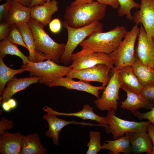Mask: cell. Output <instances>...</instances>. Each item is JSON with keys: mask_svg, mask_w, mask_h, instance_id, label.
<instances>
[{"mask_svg": "<svg viewBox=\"0 0 154 154\" xmlns=\"http://www.w3.org/2000/svg\"><path fill=\"white\" fill-rule=\"evenodd\" d=\"M107 6L94 1L80 5L68 6L64 15L65 21L72 27L85 26L104 19Z\"/></svg>", "mask_w": 154, "mask_h": 154, "instance_id": "cell-2", "label": "cell"}, {"mask_svg": "<svg viewBox=\"0 0 154 154\" xmlns=\"http://www.w3.org/2000/svg\"><path fill=\"white\" fill-rule=\"evenodd\" d=\"M11 1L7 0L6 2L0 5V21H6L10 9Z\"/></svg>", "mask_w": 154, "mask_h": 154, "instance_id": "cell-33", "label": "cell"}, {"mask_svg": "<svg viewBox=\"0 0 154 154\" xmlns=\"http://www.w3.org/2000/svg\"><path fill=\"white\" fill-rule=\"evenodd\" d=\"M7 55L18 56L22 59L24 65L27 64L29 61L28 57L19 49L17 44L10 42L6 38L0 42V58L3 59Z\"/></svg>", "mask_w": 154, "mask_h": 154, "instance_id": "cell-27", "label": "cell"}, {"mask_svg": "<svg viewBox=\"0 0 154 154\" xmlns=\"http://www.w3.org/2000/svg\"><path fill=\"white\" fill-rule=\"evenodd\" d=\"M139 10L133 15V21L136 24H142L149 38L154 34V0H141Z\"/></svg>", "mask_w": 154, "mask_h": 154, "instance_id": "cell-11", "label": "cell"}, {"mask_svg": "<svg viewBox=\"0 0 154 154\" xmlns=\"http://www.w3.org/2000/svg\"><path fill=\"white\" fill-rule=\"evenodd\" d=\"M106 116L108 126L105 127L106 132L111 133L114 139L125 135L126 133L141 130H146L151 123L150 121L140 122L129 121L119 118L116 116V110L112 109L108 111Z\"/></svg>", "mask_w": 154, "mask_h": 154, "instance_id": "cell-7", "label": "cell"}, {"mask_svg": "<svg viewBox=\"0 0 154 154\" xmlns=\"http://www.w3.org/2000/svg\"><path fill=\"white\" fill-rule=\"evenodd\" d=\"M94 1H97L100 2L99 0H75L71 3L70 6H75L90 3Z\"/></svg>", "mask_w": 154, "mask_h": 154, "instance_id": "cell-40", "label": "cell"}, {"mask_svg": "<svg viewBox=\"0 0 154 154\" xmlns=\"http://www.w3.org/2000/svg\"></svg>", "mask_w": 154, "mask_h": 154, "instance_id": "cell-46", "label": "cell"}, {"mask_svg": "<svg viewBox=\"0 0 154 154\" xmlns=\"http://www.w3.org/2000/svg\"><path fill=\"white\" fill-rule=\"evenodd\" d=\"M51 0H32L29 7L31 8L36 5H42Z\"/></svg>", "mask_w": 154, "mask_h": 154, "instance_id": "cell-41", "label": "cell"}, {"mask_svg": "<svg viewBox=\"0 0 154 154\" xmlns=\"http://www.w3.org/2000/svg\"><path fill=\"white\" fill-rule=\"evenodd\" d=\"M11 109H13L16 108L17 106V103L16 101L14 99L11 98L8 101Z\"/></svg>", "mask_w": 154, "mask_h": 154, "instance_id": "cell-44", "label": "cell"}, {"mask_svg": "<svg viewBox=\"0 0 154 154\" xmlns=\"http://www.w3.org/2000/svg\"><path fill=\"white\" fill-rule=\"evenodd\" d=\"M56 116L47 113L43 117V119L46 120L48 124V129L45 133L48 137L51 138L54 144L58 145H59L58 135L61 130L65 126L72 124L81 125L83 126H101L100 124H93L84 122H79L75 120L67 121L64 119L57 117Z\"/></svg>", "mask_w": 154, "mask_h": 154, "instance_id": "cell-13", "label": "cell"}, {"mask_svg": "<svg viewBox=\"0 0 154 154\" xmlns=\"http://www.w3.org/2000/svg\"><path fill=\"white\" fill-rule=\"evenodd\" d=\"M18 27L29 51V61L37 62L50 59L46 55L36 50L33 37L28 23Z\"/></svg>", "mask_w": 154, "mask_h": 154, "instance_id": "cell-21", "label": "cell"}, {"mask_svg": "<svg viewBox=\"0 0 154 154\" xmlns=\"http://www.w3.org/2000/svg\"><path fill=\"white\" fill-rule=\"evenodd\" d=\"M120 88L126 92L127 98L121 102L120 106L129 110L133 115L139 108L151 109L154 107V103L144 98L139 92L124 86H121Z\"/></svg>", "mask_w": 154, "mask_h": 154, "instance_id": "cell-14", "label": "cell"}, {"mask_svg": "<svg viewBox=\"0 0 154 154\" xmlns=\"http://www.w3.org/2000/svg\"><path fill=\"white\" fill-rule=\"evenodd\" d=\"M56 0L49 1L42 5H36L31 8V18L44 27L51 21L53 15L59 10Z\"/></svg>", "mask_w": 154, "mask_h": 154, "instance_id": "cell-19", "label": "cell"}, {"mask_svg": "<svg viewBox=\"0 0 154 154\" xmlns=\"http://www.w3.org/2000/svg\"><path fill=\"white\" fill-rule=\"evenodd\" d=\"M49 24V28L51 31L54 33H59L61 29V23L58 18L53 19Z\"/></svg>", "mask_w": 154, "mask_h": 154, "instance_id": "cell-37", "label": "cell"}, {"mask_svg": "<svg viewBox=\"0 0 154 154\" xmlns=\"http://www.w3.org/2000/svg\"><path fill=\"white\" fill-rule=\"evenodd\" d=\"M31 30L36 50L57 63H60L66 44H60L53 40L44 29V26L30 18L27 22Z\"/></svg>", "mask_w": 154, "mask_h": 154, "instance_id": "cell-3", "label": "cell"}, {"mask_svg": "<svg viewBox=\"0 0 154 154\" xmlns=\"http://www.w3.org/2000/svg\"><path fill=\"white\" fill-rule=\"evenodd\" d=\"M62 25L67 30L68 35L65 49L60 59V63H63L64 66L72 64L71 56L73 52L86 37L94 32H103V25L99 21L78 28L70 27L65 20L63 21Z\"/></svg>", "mask_w": 154, "mask_h": 154, "instance_id": "cell-5", "label": "cell"}, {"mask_svg": "<svg viewBox=\"0 0 154 154\" xmlns=\"http://www.w3.org/2000/svg\"><path fill=\"white\" fill-rule=\"evenodd\" d=\"M138 37L135 55L143 64L154 69V42L141 24Z\"/></svg>", "mask_w": 154, "mask_h": 154, "instance_id": "cell-10", "label": "cell"}, {"mask_svg": "<svg viewBox=\"0 0 154 154\" xmlns=\"http://www.w3.org/2000/svg\"><path fill=\"white\" fill-rule=\"evenodd\" d=\"M25 135L20 132L6 131L0 134V153L2 154H20Z\"/></svg>", "mask_w": 154, "mask_h": 154, "instance_id": "cell-18", "label": "cell"}, {"mask_svg": "<svg viewBox=\"0 0 154 154\" xmlns=\"http://www.w3.org/2000/svg\"><path fill=\"white\" fill-rule=\"evenodd\" d=\"M118 70L114 68L111 70V77L108 84L104 90L101 96L94 102L97 108L102 111L118 108L117 100L119 98V91L121 85L119 82Z\"/></svg>", "mask_w": 154, "mask_h": 154, "instance_id": "cell-8", "label": "cell"}, {"mask_svg": "<svg viewBox=\"0 0 154 154\" xmlns=\"http://www.w3.org/2000/svg\"><path fill=\"white\" fill-rule=\"evenodd\" d=\"M25 71L21 68L18 69L11 68L7 66L4 62L3 59L0 58V94L1 95L6 84L13 76L18 74Z\"/></svg>", "mask_w": 154, "mask_h": 154, "instance_id": "cell-28", "label": "cell"}, {"mask_svg": "<svg viewBox=\"0 0 154 154\" xmlns=\"http://www.w3.org/2000/svg\"><path fill=\"white\" fill-rule=\"evenodd\" d=\"M13 126L12 121L9 120L7 118L2 116L0 122V134L5 132L6 129L10 130Z\"/></svg>", "mask_w": 154, "mask_h": 154, "instance_id": "cell-36", "label": "cell"}, {"mask_svg": "<svg viewBox=\"0 0 154 154\" xmlns=\"http://www.w3.org/2000/svg\"><path fill=\"white\" fill-rule=\"evenodd\" d=\"M147 131L153 143V147L151 154H154V125L151 123L147 128Z\"/></svg>", "mask_w": 154, "mask_h": 154, "instance_id": "cell-39", "label": "cell"}, {"mask_svg": "<svg viewBox=\"0 0 154 154\" xmlns=\"http://www.w3.org/2000/svg\"><path fill=\"white\" fill-rule=\"evenodd\" d=\"M47 150L42 144L37 133L25 136L23 139L21 154H46Z\"/></svg>", "mask_w": 154, "mask_h": 154, "instance_id": "cell-23", "label": "cell"}, {"mask_svg": "<svg viewBox=\"0 0 154 154\" xmlns=\"http://www.w3.org/2000/svg\"><path fill=\"white\" fill-rule=\"evenodd\" d=\"M100 132L91 131L89 134L90 140L87 143L88 147L86 154H96L102 149L100 140Z\"/></svg>", "mask_w": 154, "mask_h": 154, "instance_id": "cell-30", "label": "cell"}, {"mask_svg": "<svg viewBox=\"0 0 154 154\" xmlns=\"http://www.w3.org/2000/svg\"><path fill=\"white\" fill-rule=\"evenodd\" d=\"M41 78L35 76L17 78L14 76L7 83L0 97V104L7 101L17 93L29 87L31 84L39 82Z\"/></svg>", "mask_w": 154, "mask_h": 154, "instance_id": "cell-17", "label": "cell"}, {"mask_svg": "<svg viewBox=\"0 0 154 154\" xmlns=\"http://www.w3.org/2000/svg\"><path fill=\"white\" fill-rule=\"evenodd\" d=\"M7 38L10 42L21 46L28 49L18 27L16 25H11V31Z\"/></svg>", "mask_w": 154, "mask_h": 154, "instance_id": "cell-31", "label": "cell"}, {"mask_svg": "<svg viewBox=\"0 0 154 154\" xmlns=\"http://www.w3.org/2000/svg\"><path fill=\"white\" fill-rule=\"evenodd\" d=\"M152 38V39H153V40L154 41V34L153 35Z\"/></svg>", "mask_w": 154, "mask_h": 154, "instance_id": "cell-45", "label": "cell"}, {"mask_svg": "<svg viewBox=\"0 0 154 154\" xmlns=\"http://www.w3.org/2000/svg\"><path fill=\"white\" fill-rule=\"evenodd\" d=\"M131 66L135 74L143 87L154 83V69L143 64L136 56Z\"/></svg>", "mask_w": 154, "mask_h": 154, "instance_id": "cell-25", "label": "cell"}, {"mask_svg": "<svg viewBox=\"0 0 154 154\" xmlns=\"http://www.w3.org/2000/svg\"><path fill=\"white\" fill-rule=\"evenodd\" d=\"M102 145V149L109 150L110 153L118 154L132 153V149L128 137L125 135L114 140L105 141Z\"/></svg>", "mask_w": 154, "mask_h": 154, "instance_id": "cell-26", "label": "cell"}, {"mask_svg": "<svg viewBox=\"0 0 154 154\" xmlns=\"http://www.w3.org/2000/svg\"><path fill=\"white\" fill-rule=\"evenodd\" d=\"M118 77L121 86H125L139 92L143 88L131 65L126 66L118 70Z\"/></svg>", "mask_w": 154, "mask_h": 154, "instance_id": "cell-24", "label": "cell"}, {"mask_svg": "<svg viewBox=\"0 0 154 154\" xmlns=\"http://www.w3.org/2000/svg\"><path fill=\"white\" fill-rule=\"evenodd\" d=\"M31 8L17 2L11 1L10 9L6 22L10 25L20 27L27 23L31 18Z\"/></svg>", "mask_w": 154, "mask_h": 154, "instance_id": "cell-22", "label": "cell"}, {"mask_svg": "<svg viewBox=\"0 0 154 154\" xmlns=\"http://www.w3.org/2000/svg\"><path fill=\"white\" fill-rule=\"evenodd\" d=\"M119 5L118 9L117 14L118 16L126 15L129 20H133V15L131 11L132 9H139L140 4L133 0H117Z\"/></svg>", "mask_w": 154, "mask_h": 154, "instance_id": "cell-29", "label": "cell"}, {"mask_svg": "<svg viewBox=\"0 0 154 154\" xmlns=\"http://www.w3.org/2000/svg\"><path fill=\"white\" fill-rule=\"evenodd\" d=\"M1 104L2 108L5 112H9L12 110L7 101L2 103Z\"/></svg>", "mask_w": 154, "mask_h": 154, "instance_id": "cell-42", "label": "cell"}, {"mask_svg": "<svg viewBox=\"0 0 154 154\" xmlns=\"http://www.w3.org/2000/svg\"><path fill=\"white\" fill-rule=\"evenodd\" d=\"M21 67L29 72L30 76L40 77L39 82L47 85L57 78L66 76L72 69L70 66L59 65L50 59L37 62L29 61Z\"/></svg>", "mask_w": 154, "mask_h": 154, "instance_id": "cell-4", "label": "cell"}, {"mask_svg": "<svg viewBox=\"0 0 154 154\" xmlns=\"http://www.w3.org/2000/svg\"><path fill=\"white\" fill-rule=\"evenodd\" d=\"M101 64H106L111 69L114 67L113 59L110 54L100 52L86 54L80 59L72 61L70 66L73 70H79L90 68Z\"/></svg>", "mask_w": 154, "mask_h": 154, "instance_id": "cell-15", "label": "cell"}, {"mask_svg": "<svg viewBox=\"0 0 154 154\" xmlns=\"http://www.w3.org/2000/svg\"><path fill=\"white\" fill-rule=\"evenodd\" d=\"M47 86L49 87L61 86L67 90H75L85 92L95 96L97 98L100 97L99 91L104 90L105 86H92L89 82L80 80L76 81L67 77L58 78L49 83Z\"/></svg>", "mask_w": 154, "mask_h": 154, "instance_id": "cell-12", "label": "cell"}, {"mask_svg": "<svg viewBox=\"0 0 154 154\" xmlns=\"http://www.w3.org/2000/svg\"><path fill=\"white\" fill-rule=\"evenodd\" d=\"M100 2L102 3L109 5L113 9H117L119 6L117 0H99Z\"/></svg>", "mask_w": 154, "mask_h": 154, "instance_id": "cell-38", "label": "cell"}, {"mask_svg": "<svg viewBox=\"0 0 154 154\" xmlns=\"http://www.w3.org/2000/svg\"><path fill=\"white\" fill-rule=\"evenodd\" d=\"M139 93L145 99L154 103V83L143 87Z\"/></svg>", "mask_w": 154, "mask_h": 154, "instance_id": "cell-32", "label": "cell"}, {"mask_svg": "<svg viewBox=\"0 0 154 154\" xmlns=\"http://www.w3.org/2000/svg\"><path fill=\"white\" fill-rule=\"evenodd\" d=\"M11 25L7 22L4 21L0 24V40L1 41L7 37L11 29Z\"/></svg>", "mask_w": 154, "mask_h": 154, "instance_id": "cell-35", "label": "cell"}, {"mask_svg": "<svg viewBox=\"0 0 154 154\" xmlns=\"http://www.w3.org/2000/svg\"><path fill=\"white\" fill-rule=\"evenodd\" d=\"M125 135L129 138L132 153L138 154L145 152L147 154H151L153 143L147 130L129 132Z\"/></svg>", "mask_w": 154, "mask_h": 154, "instance_id": "cell-16", "label": "cell"}, {"mask_svg": "<svg viewBox=\"0 0 154 154\" xmlns=\"http://www.w3.org/2000/svg\"><path fill=\"white\" fill-rule=\"evenodd\" d=\"M139 31L138 25L135 24L130 31H127L118 48L109 54L116 69L119 70L133 64L135 57V44Z\"/></svg>", "mask_w": 154, "mask_h": 154, "instance_id": "cell-6", "label": "cell"}, {"mask_svg": "<svg viewBox=\"0 0 154 154\" xmlns=\"http://www.w3.org/2000/svg\"><path fill=\"white\" fill-rule=\"evenodd\" d=\"M111 69L106 64H98L88 68L79 70L72 69L66 76L70 78H77L89 82H98L106 86L110 80Z\"/></svg>", "mask_w": 154, "mask_h": 154, "instance_id": "cell-9", "label": "cell"}, {"mask_svg": "<svg viewBox=\"0 0 154 154\" xmlns=\"http://www.w3.org/2000/svg\"><path fill=\"white\" fill-rule=\"evenodd\" d=\"M43 110L48 113L56 116H73L80 117L83 120L89 119L97 121L98 123L102 125L104 127L108 125L106 124V116H100L96 114L93 111V107L88 104H86L83 106L82 109L78 112L70 113H65L58 112L47 106H45Z\"/></svg>", "mask_w": 154, "mask_h": 154, "instance_id": "cell-20", "label": "cell"}, {"mask_svg": "<svg viewBox=\"0 0 154 154\" xmlns=\"http://www.w3.org/2000/svg\"><path fill=\"white\" fill-rule=\"evenodd\" d=\"M127 32L125 27L118 26L107 32L96 31L92 33L79 44L82 50L72 54V62L92 53L110 54L118 48Z\"/></svg>", "mask_w": 154, "mask_h": 154, "instance_id": "cell-1", "label": "cell"}, {"mask_svg": "<svg viewBox=\"0 0 154 154\" xmlns=\"http://www.w3.org/2000/svg\"><path fill=\"white\" fill-rule=\"evenodd\" d=\"M151 110L150 111L145 113H141L138 111L134 115L140 120L142 119H148L151 123L154 125V107H153Z\"/></svg>", "mask_w": 154, "mask_h": 154, "instance_id": "cell-34", "label": "cell"}, {"mask_svg": "<svg viewBox=\"0 0 154 154\" xmlns=\"http://www.w3.org/2000/svg\"><path fill=\"white\" fill-rule=\"evenodd\" d=\"M3 0H0L1 1ZM15 1L23 5L29 7L32 2V0H10Z\"/></svg>", "mask_w": 154, "mask_h": 154, "instance_id": "cell-43", "label": "cell"}]
</instances>
